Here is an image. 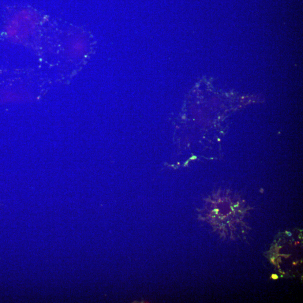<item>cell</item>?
I'll return each mask as SVG.
<instances>
[]
</instances>
